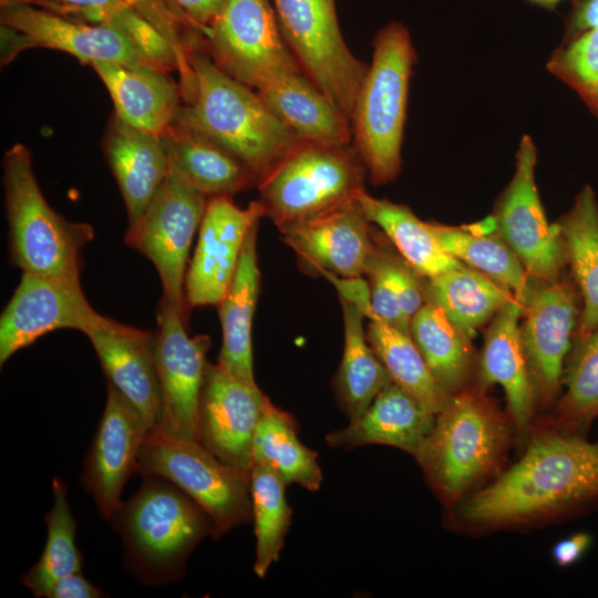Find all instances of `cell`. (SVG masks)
<instances>
[{"mask_svg": "<svg viewBox=\"0 0 598 598\" xmlns=\"http://www.w3.org/2000/svg\"><path fill=\"white\" fill-rule=\"evenodd\" d=\"M598 505V442L549 423L529 436L520 457L485 487L450 507L461 530L537 527Z\"/></svg>", "mask_w": 598, "mask_h": 598, "instance_id": "1", "label": "cell"}, {"mask_svg": "<svg viewBox=\"0 0 598 598\" xmlns=\"http://www.w3.org/2000/svg\"><path fill=\"white\" fill-rule=\"evenodd\" d=\"M192 82L174 123L209 138L259 181L303 143L258 93L220 70L203 48L188 53Z\"/></svg>", "mask_w": 598, "mask_h": 598, "instance_id": "2", "label": "cell"}, {"mask_svg": "<svg viewBox=\"0 0 598 598\" xmlns=\"http://www.w3.org/2000/svg\"><path fill=\"white\" fill-rule=\"evenodd\" d=\"M512 424L483 393L466 388L436 414L415 460L447 507L501 473L512 442Z\"/></svg>", "mask_w": 598, "mask_h": 598, "instance_id": "3", "label": "cell"}, {"mask_svg": "<svg viewBox=\"0 0 598 598\" xmlns=\"http://www.w3.org/2000/svg\"><path fill=\"white\" fill-rule=\"evenodd\" d=\"M124 546V561L146 585L179 579L186 559L215 525L208 514L174 483L144 475L137 493L109 520Z\"/></svg>", "mask_w": 598, "mask_h": 598, "instance_id": "4", "label": "cell"}, {"mask_svg": "<svg viewBox=\"0 0 598 598\" xmlns=\"http://www.w3.org/2000/svg\"><path fill=\"white\" fill-rule=\"evenodd\" d=\"M372 45V61L358 91L350 126L352 146L370 182L383 185L401 169L410 80L417 56L401 22L382 28Z\"/></svg>", "mask_w": 598, "mask_h": 598, "instance_id": "5", "label": "cell"}, {"mask_svg": "<svg viewBox=\"0 0 598 598\" xmlns=\"http://www.w3.org/2000/svg\"><path fill=\"white\" fill-rule=\"evenodd\" d=\"M2 184L11 264L27 274L80 280L82 251L94 239V228L68 220L49 205L25 145L6 151Z\"/></svg>", "mask_w": 598, "mask_h": 598, "instance_id": "6", "label": "cell"}, {"mask_svg": "<svg viewBox=\"0 0 598 598\" xmlns=\"http://www.w3.org/2000/svg\"><path fill=\"white\" fill-rule=\"evenodd\" d=\"M368 175L350 145L303 142L257 184L265 217L278 230L330 213L353 200Z\"/></svg>", "mask_w": 598, "mask_h": 598, "instance_id": "7", "label": "cell"}, {"mask_svg": "<svg viewBox=\"0 0 598 598\" xmlns=\"http://www.w3.org/2000/svg\"><path fill=\"white\" fill-rule=\"evenodd\" d=\"M136 473L163 476L185 492L212 518L214 538L252 519L250 471L225 464L198 441L148 432Z\"/></svg>", "mask_w": 598, "mask_h": 598, "instance_id": "8", "label": "cell"}, {"mask_svg": "<svg viewBox=\"0 0 598 598\" xmlns=\"http://www.w3.org/2000/svg\"><path fill=\"white\" fill-rule=\"evenodd\" d=\"M280 31L303 72L350 121L368 65L348 48L334 0H271Z\"/></svg>", "mask_w": 598, "mask_h": 598, "instance_id": "9", "label": "cell"}, {"mask_svg": "<svg viewBox=\"0 0 598 598\" xmlns=\"http://www.w3.org/2000/svg\"><path fill=\"white\" fill-rule=\"evenodd\" d=\"M208 198L188 184L171 165L167 177L142 214L124 235L125 244L154 265L163 295L188 323L185 277L195 233Z\"/></svg>", "mask_w": 598, "mask_h": 598, "instance_id": "10", "label": "cell"}, {"mask_svg": "<svg viewBox=\"0 0 598 598\" xmlns=\"http://www.w3.org/2000/svg\"><path fill=\"white\" fill-rule=\"evenodd\" d=\"M203 40L220 70L255 91L303 71L282 37L271 0H225Z\"/></svg>", "mask_w": 598, "mask_h": 598, "instance_id": "11", "label": "cell"}, {"mask_svg": "<svg viewBox=\"0 0 598 598\" xmlns=\"http://www.w3.org/2000/svg\"><path fill=\"white\" fill-rule=\"evenodd\" d=\"M0 20L2 65L27 49L45 48L71 54L82 64L105 61L134 68L154 66L121 33L27 1L1 4Z\"/></svg>", "mask_w": 598, "mask_h": 598, "instance_id": "12", "label": "cell"}, {"mask_svg": "<svg viewBox=\"0 0 598 598\" xmlns=\"http://www.w3.org/2000/svg\"><path fill=\"white\" fill-rule=\"evenodd\" d=\"M155 363L161 390V416L150 432L197 441V410L212 346L207 334L189 337L182 312L162 296L156 310Z\"/></svg>", "mask_w": 598, "mask_h": 598, "instance_id": "13", "label": "cell"}, {"mask_svg": "<svg viewBox=\"0 0 598 598\" xmlns=\"http://www.w3.org/2000/svg\"><path fill=\"white\" fill-rule=\"evenodd\" d=\"M537 150L533 138H520L514 175L493 216L496 233L516 254L532 277L555 280L566 252L559 224H549L535 182Z\"/></svg>", "mask_w": 598, "mask_h": 598, "instance_id": "14", "label": "cell"}, {"mask_svg": "<svg viewBox=\"0 0 598 598\" xmlns=\"http://www.w3.org/2000/svg\"><path fill=\"white\" fill-rule=\"evenodd\" d=\"M104 319L87 301L80 280L22 272L0 316V365L49 332L85 333Z\"/></svg>", "mask_w": 598, "mask_h": 598, "instance_id": "15", "label": "cell"}, {"mask_svg": "<svg viewBox=\"0 0 598 598\" xmlns=\"http://www.w3.org/2000/svg\"><path fill=\"white\" fill-rule=\"evenodd\" d=\"M265 394L258 385L208 362L197 410V441L225 464L250 471Z\"/></svg>", "mask_w": 598, "mask_h": 598, "instance_id": "16", "label": "cell"}, {"mask_svg": "<svg viewBox=\"0 0 598 598\" xmlns=\"http://www.w3.org/2000/svg\"><path fill=\"white\" fill-rule=\"evenodd\" d=\"M262 217L258 200L240 208L230 196L208 198L185 277L189 312L220 302L236 272L246 235L252 223Z\"/></svg>", "mask_w": 598, "mask_h": 598, "instance_id": "17", "label": "cell"}, {"mask_svg": "<svg viewBox=\"0 0 598 598\" xmlns=\"http://www.w3.org/2000/svg\"><path fill=\"white\" fill-rule=\"evenodd\" d=\"M150 432L141 413L111 384L102 417L83 462L80 483L100 515L110 520L121 506L127 478Z\"/></svg>", "mask_w": 598, "mask_h": 598, "instance_id": "18", "label": "cell"}, {"mask_svg": "<svg viewBox=\"0 0 598 598\" xmlns=\"http://www.w3.org/2000/svg\"><path fill=\"white\" fill-rule=\"evenodd\" d=\"M357 199L311 220L279 230L305 274L364 277L378 230Z\"/></svg>", "mask_w": 598, "mask_h": 598, "instance_id": "19", "label": "cell"}, {"mask_svg": "<svg viewBox=\"0 0 598 598\" xmlns=\"http://www.w3.org/2000/svg\"><path fill=\"white\" fill-rule=\"evenodd\" d=\"M523 307L526 315L520 336L537 396L551 402L576 327L575 296L565 282L550 280L532 288Z\"/></svg>", "mask_w": 598, "mask_h": 598, "instance_id": "20", "label": "cell"}, {"mask_svg": "<svg viewBox=\"0 0 598 598\" xmlns=\"http://www.w3.org/2000/svg\"><path fill=\"white\" fill-rule=\"evenodd\" d=\"M100 360L107 384L143 416L150 431L161 416V390L155 363V332L105 317L84 333Z\"/></svg>", "mask_w": 598, "mask_h": 598, "instance_id": "21", "label": "cell"}, {"mask_svg": "<svg viewBox=\"0 0 598 598\" xmlns=\"http://www.w3.org/2000/svg\"><path fill=\"white\" fill-rule=\"evenodd\" d=\"M524 307L516 298L504 305L486 332L480 361L483 386L498 384L519 437L532 431L537 392L520 336Z\"/></svg>", "mask_w": 598, "mask_h": 598, "instance_id": "22", "label": "cell"}, {"mask_svg": "<svg viewBox=\"0 0 598 598\" xmlns=\"http://www.w3.org/2000/svg\"><path fill=\"white\" fill-rule=\"evenodd\" d=\"M102 148L122 194L128 225H132L167 177L169 159L163 138L135 128L113 114Z\"/></svg>", "mask_w": 598, "mask_h": 598, "instance_id": "23", "label": "cell"}, {"mask_svg": "<svg viewBox=\"0 0 598 598\" xmlns=\"http://www.w3.org/2000/svg\"><path fill=\"white\" fill-rule=\"evenodd\" d=\"M435 420L436 413L392 381L358 420L327 434L326 442L348 450L367 444L390 445L415 457Z\"/></svg>", "mask_w": 598, "mask_h": 598, "instance_id": "24", "label": "cell"}, {"mask_svg": "<svg viewBox=\"0 0 598 598\" xmlns=\"http://www.w3.org/2000/svg\"><path fill=\"white\" fill-rule=\"evenodd\" d=\"M91 66L110 93L114 114L126 124L162 135L174 123L183 100L169 72L105 61Z\"/></svg>", "mask_w": 598, "mask_h": 598, "instance_id": "25", "label": "cell"}, {"mask_svg": "<svg viewBox=\"0 0 598 598\" xmlns=\"http://www.w3.org/2000/svg\"><path fill=\"white\" fill-rule=\"evenodd\" d=\"M260 219L250 226L234 278L217 305L223 342L217 363L240 380L257 385L252 363V321L260 289L257 234Z\"/></svg>", "mask_w": 598, "mask_h": 598, "instance_id": "26", "label": "cell"}, {"mask_svg": "<svg viewBox=\"0 0 598 598\" xmlns=\"http://www.w3.org/2000/svg\"><path fill=\"white\" fill-rule=\"evenodd\" d=\"M256 92L303 142L352 144L350 121L303 71L277 78Z\"/></svg>", "mask_w": 598, "mask_h": 598, "instance_id": "27", "label": "cell"}, {"mask_svg": "<svg viewBox=\"0 0 598 598\" xmlns=\"http://www.w3.org/2000/svg\"><path fill=\"white\" fill-rule=\"evenodd\" d=\"M161 136L169 165L207 198L233 197L257 186L243 162L202 134L173 123Z\"/></svg>", "mask_w": 598, "mask_h": 598, "instance_id": "28", "label": "cell"}, {"mask_svg": "<svg viewBox=\"0 0 598 598\" xmlns=\"http://www.w3.org/2000/svg\"><path fill=\"white\" fill-rule=\"evenodd\" d=\"M343 353L333 379V391L349 422L358 420L375 396L392 382L385 367L367 339L363 311L342 300Z\"/></svg>", "mask_w": 598, "mask_h": 598, "instance_id": "29", "label": "cell"}, {"mask_svg": "<svg viewBox=\"0 0 598 598\" xmlns=\"http://www.w3.org/2000/svg\"><path fill=\"white\" fill-rule=\"evenodd\" d=\"M429 224L447 254L502 285L524 305L532 289L529 275L504 239L492 234L493 216L467 227Z\"/></svg>", "mask_w": 598, "mask_h": 598, "instance_id": "30", "label": "cell"}, {"mask_svg": "<svg viewBox=\"0 0 598 598\" xmlns=\"http://www.w3.org/2000/svg\"><path fill=\"white\" fill-rule=\"evenodd\" d=\"M355 199L365 217L423 277L433 278L463 265L442 248L430 224L408 206L377 198L364 188L357 193Z\"/></svg>", "mask_w": 598, "mask_h": 598, "instance_id": "31", "label": "cell"}, {"mask_svg": "<svg viewBox=\"0 0 598 598\" xmlns=\"http://www.w3.org/2000/svg\"><path fill=\"white\" fill-rule=\"evenodd\" d=\"M566 259L582 297L578 337L598 328V202L586 185L558 223Z\"/></svg>", "mask_w": 598, "mask_h": 598, "instance_id": "32", "label": "cell"}, {"mask_svg": "<svg viewBox=\"0 0 598 598\" xmlns=\"http://www.w3.org/2000/svg\"><path fill=\"white\" fill-rule=\"evenodd\" d=\"M427 280L426 301L468 338L515 298L502 285L464 265Z\"/></svg>", "mask_w": 598, "mask_h": 598, "instance_id": "33", "label": "cell"}, {"mask_svg": "<svg viewBox=\"0 0 598 598\" xmlns=\"http://www.w3.org/2000/svg\"><path fill=\"white\" fill-rule=\"evenodd\" d=\"M297 431L293 416L265 395L254 436L252 463L268 464L287 485L297 483L317 491L322 482L318 454L300 442Z\"/></svg>", "mask_w": 598, "mask_h": 598, "instance_id": "34", "label": "cell"}, {"mask_svg": "<svg viewBox=\"0 0 598 598\" xmlns=\"http://www.w3.org/2000/svg\"><path fill=\"white\" fill-rule=\"evenodd\" d=\"M410 336L440 386L448 394L463 390L472 368L470 338L433 303L412 317Z\"/></svg>", "mask_w": 598, "mask_h": 598, "instance_id": "35", "label": "cell"}, {"mask_svg": "<svg viewBox=\"0 0 598 598\" xmlns=\"http://www.w3.org/2000/svg\"><path fill=\"white\" fill-rule=\"evenodd\" d=\"M367 339L389 372L391 380L434 413L451 400L436 382L409 333L369 319Z\"/></svg>", "mask_w": 598, "mask_h": 598, "instance_id": "36", "label": "cell"}, {"mask_svg": "<svg viewBox=\"0 0 598 598\" xmlns=\"http://www.w3.org/2000/svg\"><path fill=\"white\" fill-rule=\"evenodd\" d=\"M52 492L54 503L45 515V546L39 560L20 579L39 598H48L59 579L82 568V555L75 543L76 523L70 509L68 489L59 477L52 481Z\"/></svg>", "mask_w": 598, "mask_h": 598, "instance_id": "37", "label": "cell"}, {"mask_svg": "<svg viewBox=\"0 0 598 598\" xmlns=\"http://www.w3.org/2000/svg\"><path fill=\"white\" fill-rule=\"evenodd\" d=\"M286 483L268 464L256 462L250 468V497L256 535L254 571L264 578L279 559L291 520L285 496Z\"/></svg>", "mask_w": 598, "mask_h": 598, "instance_id": "38", "label": "cell"}, {"mask_svg": "<svg viewBox=\"0 0 598 598\" xmlns=\"http://www.w3.org/2000/svg\"><path fill=\"white\" fill-rule=\"evenodd\" d=\"M560 398L551 425L582 434L598 417V328L578 341L569 359Z\"/></svg>", "mask_w": 598, "mask_h": 598, "instance_id": "39", "label": "cell"}, {"mask_svg": "<svg viewBox=\"0 0 598 598\" xmlns=\"http://www.w3.org/2000/svg\"><path fill=\"white\" fill-rule=\"evenodd\" d=\"M547 70L573 89L598 117V28L556 49Z\"/></svg>", "mask_w": 598, "mask_h": 598, "instance_id": "40", "label": "cell"}, {"mask_svg": "<svg viewBox=\"0 0 598 598\" xmlns=\"http://www.w3.org/2000/svg\"><path fill=\"white\" fill-rule=\"evenodd\" d=\"M390 241L379 229L375 247L364 278L370 290L371 317L410 334V321L404 317L391 277Z\"/></svg>", "mask_w": 598, "mask_h": 598, "instance_id": "41", "label": "cell"}, {"mask_svg": "<svg viewBox=\"0 0 598 598\" xmlns=\"http://www.w3.org/2000/svg\"><path fill=\"white\" fill-rule=\"evenodd\" d=\"M127 4L136 0H124ZM174 3L202 34L219 13L225 0H168Z\"/></svg>", "mask_w": 598, "mask_h": 598, "instance_id": "42", "label": "cell"}, {"mask_svg": "<svg viewBox=\"0 0 598 598\" xmlns=\"http://www.w3.org/2000/svg\"><path fill=\"white\" fill-rule=\"evenodd\" d=\"M598 28V0H578L566 19L564 42Z\"/></svg>", "mask_w": 598, "mask_h": 598, "instance_id": "43", "label": "cell"}, {"mask_svg": "<svg viewBox=\"0 0 598 598\" xmlns=\"http://www.w3.org/2000/svg\"><path fill=\"white\" fill-rule=\"evenodd\" d=\"M324 278L336 287L340 299L359 307L368 319L371 317L370 290L364 277L342 278L328 275Z\"/></svg>", "mask_w": 598, "mask_h": 598, "instance_id": "44", "label": "cell"}, {"mask_svg": "<svg viewBox=\"0 0 598 598\" xmlns=\"http://www.w3.org/2000/svg\"><path fill=\"white\" fill-rule=\"evenodd\" d=\"M103 596L99 587L78 571L59 579L49 591L48 598H100Z\"/></svg>", "mask_w": 598, "mask_h": 598, "instance_id": "45", "label": "cell"}, {"mask_svg": "<svg viewBox=\"0 0 598 598\" xmlns=\"http://www.w3.org/2000/svg\"><path fill=\"white\" fill-rule=\"evenodd\" d=\"M590 544L586 533H577L557 543L553 549V557L559 567H567L577 561Z\"/></svg>", "mask_w": 598, "mask_h": 598, "instance_id": "46", "label": "cell"}, {"mask_svg": "<svg viewBox=\"0 0 598 598\" xmlns=\"http://www.w3.org/2000/svg\"><path fill=\"white\" fill-rule=\"evenodd\" d=\"M525 1L538 8L554 11L557 4L563 0H525Z\"/></svg>", "mask_w": 598, "mask_h": 598, "instance_id": "47", "label": "cell"}, {"mask_svg": "<svg viewBox=\"0 0 598 598\" xmlns=\"http://www.w3.org/2000/svg\"><path fill=\"white\" fill-rule=\"evenodd\" d=\"M10 1H17V0H1V4L10 2Z\"/></svg>", "mask_w": 598, "mask_h": 598, "instance_id": "48", "label": "cell"}]
</instances>
